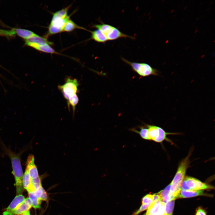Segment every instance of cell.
<instances>
[{"label":"cell","mask_w":215,"mask_h":215,"mask_svg":"<svg viewBox=\"0 0 215 215\" xmlns=\"http://www.w3.org/2000/svg\"><path fill=\"white\" fill-rule=\"evenodd\" d=\"M121 59L131 67L134 71L142 77L150 75L157 76L159 74L158 70L153 68L147 63L131 62L123 57L121 58Z\"/></svg>","instance_id":"4"},{"label":"cell","mask_w":215,"mask_h":215,"mask_svg":"<svg viewBox=\"0 0 215 215\" xmlns=\"http://www.w3.org/2000/svg\"><path fill=\"white\" fill-rule=\"evenodd\" d=\"M196 215H206V214L205 210L199 208L197 210Z\"/></svg>","instance_id":"33"},{"label":"cell","mask_w":215,"mask_h":215,"mask_svg":"<svg viewBox=\"0 0 215 215\" xmlns=\"http://www.w3.org/2000/svg\"><path fill=\"white\" fill-rule=\"evenodd\" d=\"M171 186V184L170 183L165 189L157 193L160 196L161 199L170 193Z\"/></svg>","instance_id":"29"},{"label":"cell","mask_w":215,"mask_h":215,"mask_svg":"<svg viewBox=\"0 0 215 215\" xmlns=\"http://www.w3.org/2000/svg\"><path fill=\"white\" fill-rule=\"evenodd\" d=\"M32 205L29 198H27L18 207L14 212L13 215H22L29 211Z\"/></svg>","instance_id":"12"},{"label":"cell","mask_w":215,"mask_h":215,"mask_svg":"<svg viewBox=\"0 0 215 215\" xmlns=\"http://www.w3.org/2000/svg\"><path fill=\"white\" fill-rule=\"evenodd\" d=\"M205 195L202 190L181 191L176 197L177 198H187Z\"/></svg>","instance_id":"11"},{"label":"cell","mask_w":215,"mask_h":215,"mask_svg":"<svg viewBox=\"0 0 215 215\" xmlns=\"http://www.w3.org/2000/svg\"><path fill=\"white\" fill-rule=\"evenodd\" d=\"M76 29L85 30L84 28L77 25L72 20L69 19H68L64 26L62 31L70 32Z\"/></svg>","instance_id":"18"},{"label":"cell","mask_w":215,"mask_h":215,"mask_svg":"<svg viewBox=\"0 0 215 215\" xmlns=\"http://www.w3.org/2000/svg\"><path fill=\"white\" fill-rule=\"evenodd\" d=\"M151 204H142L139 209L132 215H138L142 212L148 208Z\"/></svg>","instance_id":"30"},{"label":"cell","mask_w":215,"mask_h":215,"mask_svg":"<svg viewBox=\"0 0 215 215\" xmlns=\"http://www.w3.org/2000/svg\"><path fill=\"white\" fill-rule=\"evenodd\" d=\"M16 34L13 29L10 30L0 29V36H12Z\"/></svg>","instance_id":"26"},{"label":"cell","mask_w":215,"mask_h":215,"mask_svg":"<svg viewBox=\"0 0 215 215\" xmlns=\"http://www.w3.org/2000/svg\"><path fill=\"white\" fill-rule=\"evenodd\" d=\"M25 199L24 196L21 194L16 196L5 211L3 212V215H13L15 211Z\"/></svg>","instance_id":"9"},{"label":"cell","mask_w":215,"mask_h":215,"mask_svg":"<svg viewBox=\"0 0 215 215\" xmlns=\"http://www.w3.org/2000/svg\"><path fill=\"white\" fill-rule=\"evenodd\" d=\"M153 195V202L161 199L159 195L158 194H155Z\"/></svg>","instance_id":"34"},{"label":"cell","mask_w":215,"mask_h":215,"mask_svg":"<svg viewBox=\"0 0 215 215\" xmlns=\"http://www.w3.org/2000/svg\"><path fill=\"white\" fill-rule=\"evenodd\" d=\"M69 7L70 6H69L56 12L53 13V16L62 19L67 18L68 16L67 12Z\"/></svg>","instance_id":"24"},{"label":"cell","mask_w":215,"mask_h":215,"mask_svg":"<svg viewBox=\"0 0 215 215\" xmlns=\"http://www.w3.org/2000/svg\"><path fill=\"white\" fill-rule=\"evenodd\" d=\"M18 35L25 39L38 35L33 32L27 30L20 28H13Z\"/></svg>","instance_id":"17"},{"label":"cell","mask_w":215,"mask_h":215,"mask_svg":"<svg viewBox=\"0 0 215 215\" xmlns=\"http://www.w3.org/2000/svg\"><path fill=\"white\" fill-rule=\"evenodd\" d=\"M131 130L139 133L143 139L150 140L148 136V129L147 128H145L144 127H141L140 128V130H139L134 128L131 129Z\"/></svg>","instance_id":"22"},{"label":"cell","mask_w":215,"mask_h":215,"mask_svg":"<svg viewBox=\"0 0 215 215\" xmlns=\"http://www.w3.org/2000/svg\"><path fill=\"white\" fill-rule=\"evenodd\" d=\"M35 49L45 53L50 54H60L53 49L50 46V45L47 44H45L38 45Z\"/></svg>","instance_id":"19"},{"label":"cell","mask_w":215,"mask_h":215,"mask_svg":"<svg viewBox=\"0 0 215 215\" xmlns=\"http://www.w3.org/2000/svg\"><path fill=\"white\" fill-rule=\"evenodd\" d=\"M170 215H172V214H170Z\"/></svg>","instance_id":"37"},{"label":"cell","mask_w":215,"mask_h":215,"mask_svg":"<svg viewBox=\"0 0 215 215\" xmlns=\"http://www.w3.org/2000/svg\"><path fill=\"white\" fill-rule=\"evenodd\" d=\"M26 168H27L31 179L39 176L37 168L35 164V158L33 155L29 154L26 161Z\"/></svg>","instance_id":"8"},{"label":"cell","mask_w":215,"mask_h":215,"mask_svg":"<svg viewBox=\"0 0 215 215\" xmlns=\"http://www.w3.org/2000/svg\"><path fill=\"white\" fill-rule=\"evenodd\" d=\"M25 44L29 46L34 48L37 45L45 44L52 45L53 43L49 41L45 37L40 36L38 35L31 37L25 39Z\"/></svg>","instance_id":"10"},{"label":"cell","mask_w":215,"mask_h":215,"mask_svg":"<svg viewBox=\"0 0 215 215\" xmlns=\"http://www.w3.org/2000/svg\"><path fill=\"white\" fill-rule=\"evenodd\" d=\"M153 202V195L148 194L144 196L142 199V204H151Z\"/></svg>","instance_id":"28"},{"label":"cell","mask_w":215,"mask_h":215,"mask_svg":"<svg viewBox=\"0 0 215 215\" xmlns=\"http://www.w3.org/2000/svg\"><path fill=\"white\" fill-rule=\"evenodd\" d=\"M28 195L33 207L35 209L40 208L41 200L36 195L34 192H28Z\"/></svg>","instance_id":"20"},{"label":"cell","mask_w":215,"mask_h":215,"mask_svg":"<svg viewBox=\"0 0 215 215\" xmlns=\"http://www.w3.org/2000/svg\"><path fill=\"white\" fill-rule=\"evenodd\" d=\"M146 125L150 140L158 143H161L165 140L172 143L167 136L168 135L175 134V133L166 132L162 128L158 126L148 125Z\"/></svg>","instance_id":"6"},{"label":"cell","mask_w":215,"mask_h":215,"mask_svg":"<svg viewBox=\"0 0 215 215\" xmlns=\"http://www.w3.org/2000/svg\"><path fill=\"white\" fill-rule=\"evenodd\" d=\"M31 182L35 191L38 189L42 186L41 179L39 176L35 179H31Z\"/></svg>","instance_id":"25"},{"label":"cell","mask_w":215,"mask_h":215,"mask_svg":"<svg viewBox=\"0 0 215 215\" xmlns=\"http://www.w3.org/2000/svg\"></svg>","instance_id":"38"},{"label":"cell","mask_w":215,"mask_h":215,"mask_svg":"<svg viewBox=\"0 0 215 215\" xmlns=\"http://www.w3.org/2000/svg\"><path fill=\"white\" fill-rule=\"evenodd\" d=\"M62 31V29L49 25L48 27V35L54 34Z\"/></svg>","instance_id":"27"},{"label":"cell","mask_w":215,"mask_h":215,"mask_svg":"<svg viewBox=\"0 0 215 215\" xmlns=\"http://www.w3.org/2000/svg\"><path fill=\"white\" fill-rule=\"evenodd\" d=\"M47 193L44 188L43 189L41 196L39 198L41 200L46 201L47 199Z\"/></svg>","instance_id":"32"},{"label":"cell","mask_w":215,"mask_h":215,"mask_svg":"<svg viewBox=\"0 0 215 215\" xmlns=\"http://www.w3.org/2000/svg\"><path fill=\"white\" fill-rule=\"evenodd\" d=\"M70 19L69 16L64 19L59 18L53 16L50 25L52 26L62 30L67 21Z\"/></svg>","instance_id":"15"},{"label":"cell","mask_w":215,"mask_h":215,"mask_svg":"<svg viewBox=\"0 0 215 215\" xmlns=\"http://www.w3.org/2000/svg\"><path fill=\"white\" fill-rule=\"evenodd\" d=\"M93 27L101 31L108 41L114 40L122 38H128L133 39H135L133 36L122 33L116 27L103 22L94 25Z\"/></svg>","instance_id":"3"},{"label":"cell","mask_w":215,"mask_h":215,"mask_svg":"<svg viewBox=\"0 0 215 215\" xmlns=\"http://www.w3.org/2000/svg\"><path fill=\"white\" fill-rule=\"evenodd\" d=\"M144 215H150L146 214Z\"/></svg>","instance_id":"36"},{"label":"cell","mask_w":215,"mask_h":215,"mask_svg":"<svg viewBox=\"0 0 215 215\" xmlns=\"http://www.w3.org/2000/svg\"><path fill=\"white\" fill-rule=\"evenodd\" d=\"M79 85V83L77 79L68 77L66 79L64 84L59 85L58 87L67 101L70 96L76 94Z\"/></svg>","instance_id":"7"},{"label":"cell","mask_w":215,"mask_h":215,"mask_svg":"<svg viewBox=\"0 0 215 215\" xmlns=\"http://www.w3.org/2000/svg\"><path fill=\"white\" fill-rule=\"evenodd\" d=\"M22 215H30L29 211H28L22 214Z\"/></svg>","instance_id":"35"},{"label":"cell","mask_w":215,"mask_h":215,"mask_svg":"<svg viewBox=\"0 0 215 215\" xmlns=\"http://www.w3.org/2000/svg\"><path fill=\"white\" fill-rule=\"evenodd\" d=\"M90 32L91 34V39L97 42L105 43L108 41L105 36L98 29Z\"/></svg>","instance_id":"14"},{"label":"cell","mask_w":215,"mask_h":215,"mask_svg":"<svg viewBox=\"0 0 215 215\" xmlns=\"http://www.w3.org/2000/svg\"><path fill=\"white\" fill-rule=\"evenodd\" d=\"M162 203L161 199L153 201L148 207L146 214L155 215L160 208Z\"/></svg>","instance_id":"16"},{"label":"cell","mask_w":215,"mask_h":215,"mask_svg":"<svg viewBox=\"0 0 215 215\" xmlns=\"http://www.w3.org/2000/svg\"><path fill=\"white\" fill-rule=\"evenodd\" d=\"M175 200H173L167 202L165 204V215L172 214L173 211Z\"/></svg>","instance_id":"23"},{"label":"cell","mask_w":215,"mask_h":215,"mask_svg":"<svg viewBox=\"0 0 215 215\" xmlns=\"http://www.w3.org/2000/svg\"><path fill=\"white\" fill-rule=\"evenodd\" d=\"M192 150L190 151L188 155L183 159L180 163L176 173L171 183V192L176 197L181 191L182 182L185 177L187 169L190 163V157Z\"/></svg>","instance_id":"2"},{"label":"cell","mask_w":215,"mask_h":215,"mask_svg":"<svg viewBox=\"0 0 215 215\" xmlns=\"http://www.w3.org/2000/svg\"><path fill=\"white\" fill-rule=\"evenodd\" d=\"M165 203L162 202V205L155 215H165Z\"/></svg>","instance_id":"31"},{"label":"cell","mask_w":215,"mask_h":215,"mask_svg":"<svg viewBox=\"0 0 215 215\" xmlns=\"http://www.w3.org/2000/svg\"><path fill=\"white\" fill-rule=\"evenodd\" d=\"M31 179L29 175L28 170L26 167L22 178V184L24 188L28 192H34L35 190L32 185Z\"/></svg>","instance_id":"13"},{"label":"cell","mask_w":215,"mask_h":215,"mask_svg":"<svg viewBox=\"0 0 215 215\" xmlns=\"http://www.w3.org/2000/svg\"><path fill=\"white\" fill-rule=\"evenodd\" d=\"M79 101V98L76 94H75L70 96L67 101L68 108L70 109V106L72 107L73 114H74L76 105Z\"/></svg>","instance_id":"21"},{"label":"cell","mask_w":215,"mask_h":215,"mask_svg":"<svg viewBox=\"0 0 215 215\" xmlns=\"http://www.w3.org/2000/svg\"><path fill=\"white\" fill-rule=\"evenodd\" d=\"M214 187L192 177L186 176L182 182L181 191L199 190L213 189Z\"/></svg>","instance_id":"5"},{"label":"cell","mask_w":215,"mask_h":215,"mask_svg":"<svg viewBox=\"0 0 215 215\" xmlns=\"http://www.w3.org/2000/svg\"><path fill=\"white\" fill-rule=\"evenodd\" d=\"M0 144L4 153L10 159L12 168V173L14 176L15 185L17 194H21L23 191L22 178L23 171L21 164V156L25 150L18 153L13 151L10 148H8L4 145L1 139Z\"/></svg>","instance_id":"1"}]
</instances>
